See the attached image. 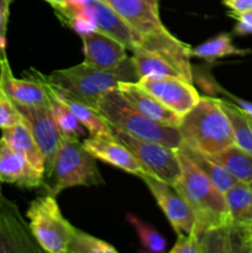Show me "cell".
Listing matches in <instances>:
<instances>
[{
    "label": "cell",
    "mask_w": 252,
    "mask_h": 253,
    "mask_svg": "<svg viewBox=\"0 0 252 253\" xmlns=\"http://www.w3.org/2000/svg\"><path fill=\"white\" fill-rule=\"evenodd\" d=\"M180 161V173L174 189L188 203L195 215V225L192 235L199 237L204 231L224 226L231 222L225 194L195 163L177 150Z\"/></svg>",
    "instance_id": "obj_1"
},
{
    "label": "cell",
    "mask_w": 252,
    "mask_h": 253,
    "mask_svg": "<svg viewBox=\"0 0 252 253\" xmlns=\"http://www.w3.org/2000/svg\"><path fill=\"white\" fill-rule=\"evenodd\" d=\"M182 143L205 155H216L235 145L229 118L219 98L200 96L192 110L182 116L178 125Z\"/></svg>",
    "instance_id": "obj_2"
},
{
    "label": "cell",
    "mask_w": 252,
    "mask_h": 253,
    "mask_svg": "<svg viewBox=\"0 0 252 253\" xmlns=\"http://www.w3.org/2000/svg\"><path fill=\"white\" fill-rule=\"evenodd\" d=\"M46 79L53 86L95 109L101 95L118 88L119 83L138 81L131 57L111 69L96 68L83 62L78 66L52 72Z\"/></svg>",
    "instance_id": "obj_3"
},
{
    "label": "cell",
    "mask_w": 252,
    "mask_h": 253,
    "mask_svg": "<svg viewBox=\"0 0 252 253\" xmlns=\"http://www.w3.org/2000/svg\"><path fill=\"white\" fill-rule=\"evenodd\" d=\"M96 110L111 125L141 140L153 141L177 150L182 137L177 127H168L146 118L127 103L118 88L106 91L96 103Z\"/></svg>",
    "instance_id": "obj_4"
},
{
    "label": "cell",
    "mask_w": 252,
    "mask_h": 253,
    "mask_svg": "<svg viewBox=\"0 0 252 253\" xmlns=\"http://www.w3.org/2000/svg\"><path fill=\"white\" fill-rule=\"evenodd\" d=\"M46 184V190L57 197L62 190L72 187H91L103 184L95 158L77 138H64L54 156Z\"/></svg>",
    "instance_id": "obj_5"
},
{
    "label": "cell",
    "mask_w": 252,
    "mask_h": 253,
    "mask_svg": "<svg viewBox=\"0 0 252 253\" xmlns=\"http://www.w3.org/2000/svg\"><path fill=\"white\" fill-rule=\"evenodd\" d=\"M26 215L32 235L42 251L67 253L76 227L63 216L56 197L44 194L36 198Z\"/></svg>",
    "instance_id": "obj_6"
},
{
    "label": "cell",
    "mask_w": 252,
    "mask_h": 253,
    "mask_svg": "<svg viewBox=\"0 0 252 253\" xmlns=\"http://www.w3.org/2000/svg\"><path fill=\"white\" fill-rule=\"evenodd\" d=\"M121 143L131 151L146 173L173 185L182 173L177 150L153 141L141 140L113 127Z\"/></svg>",
    "instance_id": "obj_7"
},
{
    "label": "cell",
    "mask_w": 252,
    "mask_h": 253,
    "mask_svg": "<svg viewBox=\"0 0 252 253\" xmlns=\"http://www.w3.org/2000/svg\"><path fill=\"white\" fill-rule=\"evenodd\" d=\"M64 7L83 12L93 20L99 32L118 40L130 51L137 47L142 36L131 29L103 0H66Z\"/></svg>",
    "instance_id": "obj_8"
},
{
    "label": "cell",
    "mask_w": 252,
    "mask_h": 253,
    "mask_svg": "<svg viewBox=\"0 0 252 253\" xmlns=\"http://www.w3.org/2000/svg\"><path fill=\"white\" fill-rule=\"evenodd\" d=\"M137 84L162 105L178 116H184L199 101L200 95L193 83L175 77H147L137 81Z\"/></svg>",
    "instance_id": "obj_9"
},
{
    "label": "cell",
    "mask_w": 252,
    "mask_h": 253,
    "mask_svg": "<svg viewBox=\"0 0 252 253\" xmlns=\"http://www.w3.org/2000/svg\"><path fill=\"white\" fill-rule=\"evenodd\" d=\"M17 110L31 131L37 146L44 157V178L49 174L54 156L63 143L64 137L46 106H20Z\"/></svg>",
    "instance_id": "obj_10"
},
{
    "label": "cell",
    "mask_w": 252,
    "mask_h": 253,
    "mask_svg": "<svg viewBox=\"0 0 252 253\" xmlns=\"http://www.w3.org/2000/svg\"><path fill=\"white\" fill-rule=\"evenodd\" d=\"M140 178L152 193L157 204L172 225L173 230L178 235L192 234L195 225V215L174 187L147 173Z\"/></svg>",
    "instance_id": "obj_11"
},
{
    "label": "cell",
    "mask_w": 252,
    "mask_h": 253,
    "mask_svg": "<svg viewBox=\"0 0 252 253\" xmlns=\"http://www.w3.org/2000/svg\"><path fill=\"white\" fill-rule=\"evenodd\" d=\"M14 203L0 194V252H41Z\"/></svg>",
    "instance_id": "obj_12"
},
{
    "label": "cell",
    "mask_w": 252,
    "mask_h": 253,
    "mask_svg": "<svg viewBox=\"0 0 252 253\" xmlns=\"http://www.w3.org/2000/svg\"><path fill=\"white\" fill-rule=\"evenodd\" d=\"M133 51H145L157 54L174 67L185 81L193 83V69L190 64L192 47L173 36L168 30L142 35Z\"/></svg>",
    "instance_id": "obj_13"
},
{
    "label": "cell",
    "mask_w": 252,
    "mask_h": 253,
    "mask_svg": "<svg viewBox=\"0 0 252 253\" xmlns=\"http://www.w3.org/2000/svg\"><path fill=\"white\" fill-rule=\"evenodd\" d=\"M0 86L15 105L48 108V94L41 82L30 72L24 79L14 77L5 51L0 53Z\"/></svg>",
    "instance_id": "obj_14"
},
{
    "label": "cell",
    "mask_w": 252,
    "mask_h": 253,
    "mask_svg": "<svg viewBox=\"0 0 252 253\" xmlns=\"http://www.w3.org/2000/svg\"><path fill=\"white\" fill-rule=\"evenodd\" d=\"M83 146L95 160H100L130 174L141 177L146 173L131 151L113 133H100L89 136Z\"/></svg>",
    "instance_id": "obj_15"
},
{
    "label": "cell",
    "mask_w": 252,
    "mask_h": 253,
    "mask_svg": "<svg viewBox=\"0 0 252 253\" xmlns=\"http://www.w3.org/2000/svg\"><path fill=\"white\" fill-rule=\"evenodd\" d=\"M128 26L140 35L166 31L158 10V0H103Z\"/></svg>",
    "instance_id": "obj_16"
},
{
    "label": "cell",
    "mask_w": 252,
    "mask_h": 253,
    "mask_svg": "<svg viewBox=\"0 0 252 253\" xmlns=\"http://www.w3.org/2000/svg\"><path fill=\"white\" fill-rule=\"evenodd\" d=\"M198 241L202 253L205 252H247L252 253L250 226L230 224L203 232Z\"/></svg>",
    "instance_id": "obj_17"
},
{
    "label": "cell",
    "mask_w": 252,
    "mask_h": 253,
    "mask_svg": "<svg viewBox=\"0 0 252 253\" xmlns=\"http://www.w3.org/2000/svg\"><path fill=\"white\" fill-rule=\"evenodd\" d=\"M43 179L21 152L0 141V182L31 189L43 184Z\"/></svg>",
    "instance_id": "obj_18"
},
{
    "label": "cell",
    "mask_w": 252,
    "mask_h": 253,
    "mask_svg": "<svg viewBox=\"0 0 252 253\" xmlns=\"http://www.w3.org/2000/svg\"><path fill=\"white\" fill-rule=\"evenodd\" d=\"M84 63L96 68L111 69L128 58L127 48L121 42L95 31L82 36Z\"/></svg>",
    "instance_id": "obj_19"
},
{
    "label": "cell",
    "mask_w": 252,
    "mask_h": 253,
    "mask_svg": "<svg viewBox=\"0 0 252 253\" xmlns=\"http://www.w3.org/2000/svg\"><path fill=\"white\" fill-rule=\"evenodd\" d=\"M118 89L127 103L146 118L168 127H178L182 118L162 105L157 99L141 88L137 82H121Z\"/></svg>",
    "instance_id": "obj_20"
},
{
    "label": "cell",
    "mask_w": 252,
    "mask_h": 253,
    "mask_svg": "<svg viewBox=\"0 0 252 253\" xmlns=\"http://www.w3.org/2000/svg\"><path fill=\"white\" fill-rule=\"evenodd\" d=\"M30 73L34 77H36L40 82L42 83V85L46 89L47 94H48V109L51 111V115L53 118L54 123L58 126L59 131L62 132L64 138H77L79 140L81 137H83L86 132V128L79 123L78 119L73 115L71 110L59 100L56 96V94L53 93V90L49 86L48 82L46 81V77L41 73V72L36 71V69H30Z\"/></svg>",
    "instance_id": "obj_21"
},
{
    "label": "cell",
    "mask_w": 252,
    "mask_h": 253,
    "mask_svg": "<svg viewBox=\"0 0 252 253\" xmlns=\"http://www.w3.org/2000/svg\"><path fill=\"white\" fill-rule=\"evenodd\" d=\"M1 131L2 133L0 141L9 145L14 150L21 152L34 166L35 169L44 175V157L24 120Z\"/></svg>",
    "instance_id": "obj_22"
},
{
    "label": "cell",
    "mask_w": 252,
    "mask_h": 253,
    "mask_svg": "<svg viewBox=\"0 0 252 253\" xmlns=\"http://www.w3.org/2000/svg\"><path fill=\"white\" fill-rule=\"evenodd\" d=\"M48 84L57 98L73 113V115L78 119L79 123L86 128L89 135L95 136L100 135V133H113V127H111L110 124L101 116V114L95 108H91V106L84 104L83 101L76 99L74 96L64 93L61 89L52 85L49 82Z\"/></svg>",
    "instance_id": "obj_23"
},
{
    "label": "cell",
    "mask_w": 252,
    "mask_h": 253,
    "mask_svg": "<svg viewBox=\"0 0 252 253\" xmlns=\"http://www.w3.org/2000/svg\"><path fill=\"white\" fill-rule=\"evenodd\" d=\"M177 150L182 152L185 157L189 158L193 163H195L208 175V178L216 185L217 189L224 194L239 182L234 175L227 172L224 166L220 165L210 155H205V153L199 152L194 148L188 147L184 143H182Z\"/></svg>",
    "instance_id": "obj_24"
},
{
    "label": "cell",
    "mask_w": 252,
    "mask_h": 253,
    "mask_svg": "<svg viewBox=\"0 0 252 253\" xmlns=\"http://www.w3.org/2000/svg\"><path fill=\"white\" fill-rule=\"evenodd\" d=\"M230 220L232 224L251 226L252 225V187L237 182L225 193Z\"/></svg>",
    "instance_id": "obj_25"
},
{
    "label": "cell",
    "mask_w": 252,
    "mask_h": 253,
    "mask_svg": "<svg viewBox=\"0 0 252 253\" xmlns=\"http://www.w3.org/2000/svg\"><path fill=\"white\" fill-rule=\"evenodd\" d=\"M227 172L234 175L239 182L246 183L252 187V155L242 148L232 145L221 152L211 156Z\"/></svg>",
    "instance_id": "obj_26"
},
{
    "label": "cell",
    "mask_w": 252,
    "mask_h": 253,
    "mask_svg": "<svg viewBox=\"0 0 252 253\" xmlns=\"http://www.w3.org/2000/svg\"><path fill=\"white\" fill-rule=\"evenodd\" d=\"M234 132L235 145L252 155V119L234 101L220 99Z\"/></svg>",
    "instance_id": "obj_27"
},
{
    "label": "cell",
    "mask_w": 252,
    "mask_h": 253,
    "mask_svg": "<svg viewBox=\"0 0 252 253\" xmlns=\"http://www.w3.org/2000/svg\"><path fill=\"white\" fill-rule=\"evenodd\" d=\"M132 53L131 59L133 62L138 81L142 78H147V77H153V78L175 77V78L184 79L174 67L170 66L166 59L161 58L157 54L145 51H133Z\"/></svg>",
    "instance_id": "obj_28"
},
{
    "label": "cell",
    "mask_w": 252,
    "mask_h": 253,
    "mask_svg": "<svg viewBox=\"0 0 252 253\" xmlns=\"http://www.w3.org/2000/svg\"><path fill=\"white\" fill-rule=\"evenodd\" d=\"M249 52V49H241L235 46L230 34H220L192 48V56L207 62H214L229 56H245Z\"/></svg>",
    "instance_id": "obj_29"
},
{
    "label": "cell",
    "mask_w": 252,
    "mask_h": 253,
    "mask_svg": "<svg viewBox=\"0 0 252 253\" xmlns=\"http://www.w3.org/2000/svg\"><path fill=\"white\" fill-rule=\"evenodd\" d=\"M118 250L108 242L76 229L67 253H116Z\"/></svg>",
    "instance_id": "obj_30"
},
{
    "label": "cell",
    "mask_w": 252,
    "mask_h": 253,
    "mask_svg": "<svg viewBox=\"0 0 252 253\" xmlns=\"http://www.w3.org/2000/svg\"><path fill=\"white\" fill-rule=\"evenodd\" d=\"M127 220L133 227H135L136 232H137L138 237H140L141 245L145 247L147 251L151 252H163L167 247V241L165 240V237L160 234L158 231H156L153 227L148 226L145 222L141 221L140 219H137L133 215L128 214Z\"/></svg>",
    "instance_id": "obj_31"
},
{
    "label": "cell",
    "mask_w": 252,
    "mask_h": 253,
    "mask_svg": "<svg viewBox=\"0 0 252 253\" xmlns=\"http://www.w3.org/2000/svg\"><path fill=\"white\" fill-rule=\"evenodd\" d=\"M20 121H22L21 114L0 86V130L11 127Z\"/></svg>",
    "instance_id": "obj_32"
},
{
    "label": "cell",
    "mask_w": 252,
    "mask_h": 253,
    "mask_svg": "<svg viewBox=\"0 0 252 253\" xmlns=\"http://www.w3.org/2000/svg\"><path fill=\"white\" fill-rule=\"evenodd\" d=\"M170 253H202L200 244L194 235H178V240L170 250Z\"/></svg>",
    "instance_id": "obj_33"
},
{
    "label": "cell",
    "mask_w": 252,
    "mask_h": 253,
    "mask_svg": "<svg viewBox=\"0 0 252 253\" xmlns=\"http://www.w3.org/2000/svg\"><path fill=\"white\" fill-rule=\"evenodd\" d=\"M232 19L236 20L234 32L239 36L252 34V11L244 14H229Z\"/></svg>",
    "instance_id": "obj_34"
},
{
    "label": "cell",
    "mask_w": 252,
    "mask_h": 253,
    "mask_svg": "<svg viewBox=\"0 0 252 253\" xmlns=\"http://www.w3.org/2000/svg\"><path fill=\"white\" fill-rule=\"evenodd\" d=\"M222 4L230 10L229 14H244L252 11V0H222Z\"/></svg>",
    "instance_id": "obj_35"
},
{
    "label": "cell",
    "mask_w": 252,
    "mask_h": 253,
    "mask_svg": "<svg viewBox=\"0 0 252 253\" xmlns=\"http://www.w3.org/2000/svg\"><path fill=\"white\" fill-rule=\"evenodd\" d=\"M12 0H0V37L6 39L7 22H9L10 5Z\"/></svg>",
    "instance_id": "obj_36"
},
{
    "label": "cell",
    "mask_w": 252,
    "mask_h": 253,
    "mask_svg": "<svg viewBox=\"0 0 252 253\" xmlns=\"http://www.w3.org/2000/svg\"><path fill=\"white\" fill-rule=\"evenodd\" d=\"M220 91H221V93H224V94H226V95L229 96V98L231 99V100L234 101V103L236 104L237 106H240V108H241L242 110L245 111V113H246V114H249V115H250V118L252 119V103H250V101H246V100H244V99L236 98V96H235V95H232V94L227 93V91H225V90H222L221 88H220Z\"/></svg>",
    "instance_id": "obj_37"
},
{
    "label": "cell",
    "mask_w": 252,
    "mask_h": 253,
    "mask_svg": "<svg viewBox=\"0 0 252 253\" xmlns=\"http://www.w3.org/2000/svg\"><path fill=\"white\" fill-rule=\"evenodd\" d=\"M48 4H51V6L53 7V9H57V7H62L64 6V2H66V0H46Z\"/></svg>",
    "instance_id": "obj_38"
},
{
    "label": "cell",
    "mask_w": 252,
    "mask_h": 253,
    "mask_svg": "<svg viewBox=\"0 0 252 253\" xmlns=\"http://www.w3.org/2000/svg\"><path fill=\"white\" fill-rule=\"evenodd\" d=\"M5 48H6V39H4V37H0V53H1V52H4Z\"/></svg>",
    "instance_id": "obj_39"
},
{
    "label": "cell",
    "mask_w": 252,
    "mask_h": 253,
    "mask_svg": "<svg viewBox=\"0 0 252 253\" xmlns=\"http://www.w3.org/2000/svg\"><path fill=\"white\" fill-rule=\"evenodd\" d=\"M250 230H251V237H252V225H251V226H250Z\"/></svg>",
    "instance_id": "obj_40"
},
{
    "label": "cell",
    "mask_w": 252,
    "mask_h": 253,
    "mask_svg": "<svg viewBox=\"0 0 252 253\" xmlns=\"http://www.w3.org/2000/svg\"><path fill=\"white\" fill-rule=\"evenodd\" d=\"M0 194H1V190H0Z\"/></svg>",
    "instance_id": "obj_41"
}]
</instances>
